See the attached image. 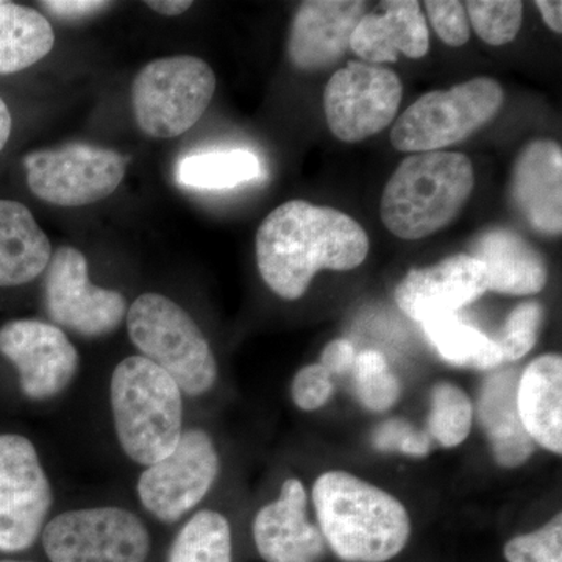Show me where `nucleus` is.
<instances>
[{"label":"nucleus","mask_w":562,"mask_h":562,"mask_svg":"<svg viewBox=\"0 0 562 562\" xmlns=\"http://www.w3.org/2000/svg\"><path fill=\"white\" fill-rule=\"evenodd\" d=\"M0 355L20 373L31 401L57 397L79 371V353L61 328L35 319L11 321L0 328Z\"/></svg>","instance_id":"nucleus-14"},{"label":"nucleus","mask_w":562,"mask_h":562,"mask_svg":"<svg viewBox=\"0 0 562 562\" xmlns=\"http://www.w3.org/2000/svg\"><path fill=\"white\" fill-rule=\"evenodd\" d=\"M254 539L266 562L322 561L327 542L306 516V491L301 480H286L280 497L258 512Z\"/></svg>","instance_id":"nucleus-17"},{"label":"nucleus","mask_w":562,"mask_h":562,"mask_svg":"<svg viewBox=\"0 0 562 562\" xmlns=\"http://www.w3.org/2000/svg\"><path fill=\"white\" fill-rule=\"evenodd\" d=\"M313 503L327 547L344 562H386L409 541L412 520L403 503L349 472L322 473Z\"/></svg>","instance_id":"nucleus-2"},{"label":"nucleus","mask_w":562,"mask_h":562,"mask_svg":"<svg viewBox=\"0 0 562 562\" xmlns=\"http://www.w3.org/2000/svg\"><path fill=\"white\" fill-rule=\"evenodd\" d=\"M0 562H29V561H14V560H2Z\"/></svg>","instance_id":"nucleus-41"},{"label":"nucleus","mask_w":562,"mask_h":562,"mask_svg":"<svg viewBox=\"0 0 562 562\" xmlns=\"http://www.w3.org/2000/svg\"><path fill=\"white\" fill-rule=\"evenodd\" d=\"M168 562H232L231 524L216 512H199L181 528Z\"/></svg>","instance_id":"nucleus-27"},{"label":"nucleus","mask_w":562,"mask_h":562,"mask_svg":"<svg viewBox=\"0 0 562 562\" xmlns=\"http://www.w3.org/2000/svg\"><path fill=\"white\" fill-rule=\"evenodd\" d=\"M52 254L50 239L32 211L20 202L0 201V288L38 279Z\"/></svg>","instance_id":"nucleus-23"},{"label":"nucleus","mask_w":562,"mask_h":562,"mask_svg":"<svg viewBox=\"0 0 562 562\" xmlns=\"http://www.w3.org/2000/svg\"><path fill=\"white\" fill-rule=\"evenodd\" d=\"M255 254L265 283L284 301H297L317 272L361 266L368 258L369 236L342 211L291 201L261 222Z\"/></svg>","instance_id":"nucleus-1"},{"label":"nucleus","mask_w":562,"mask_h":562,"mask_svg":"<svg viewBox=\"0 0 562 562\" xmlns=\"http://www.w3.org/2000/svg\"><path fill=\"white\" fill-rule=\"evenodd\" d=\"M469 255L482 262L487 273V291L532 295L546 288L547 265L542 255L509 228L480 233Z\"/></svg>","instance_id":"nucleus-20"},{"label":"nucleus","mask_w":562,"mask_h":562,"mask_svg":"<svg viewBox=\"0 0 562 562\" xmlns=\"http://www.w3.org/2000/svg\"><path fill=\"white\" fill-rule=\"evenodd\" d=\"M464 7L473 31L491 46L512 43L522 27L524 3L517 0H471Z\"/></svg>","instance_id":"nucleus-30"},{"label":"nucleus","mask_w":562,"mask_h":562,"mask_svg":"<svg viewBox=\"0 0 562 562\" xmlns=\"http://www.w3.org/2000/svg\"><path fill=\"white\" fill-rule=\"evenodd\" d=\"M368 14V3L357 0H310L301 3L292 20L288 55L295 68L324 70L336 65L355 29Z\"/></svg>","instance_id":"nucleus-16"},{"label":"nucleus","mask_w":562,"mask_h":562,"mask_svg":"<svg viewBox=\"0 0 562 562\" xmlns=\"http://www.w3.org/2000/svg\"><path fill=\"white\" fill-rule=\"evenodd\" d=\"M425 9L432 29L447 46L461 47L471 38L464 3L458 0H428Z\"/></svg>","instance_id":"nucleus-34"},{"label":"nucleus","mask_w":562,"mask_h":562,"mask_svg":"<svg viewBox=\"0 0 562 562\" xmlns=\"http://www.w3.org/2000/svg\"><path fill=\"white\" fill-rule=\"evenodd\" d=\"M52 562H144L150 536L135 514L121 508L63 513L43 530Z\"/></svg>","instance_id":"nucleus-9"},{"label":"nucleus","mask_w":562,"mask_h":562,"mask_svg":"<svg viewBox=\"0 0 562 562\" xmlns=\"http://www.w3.org/2000/svg\"><path fill=\"white\" fill-rule=\"evenodd\" d=\"M217 473L220 457L210 436L202 430L181 432L173 452L139 476V501L161 522H177L209 494Z\"/></svg>","instance_id":"nucleus-13"},{"label":"nucleus","mask_w":562,"mask_h":562,"mask_svg":"<svg viewBox=\"0 0 562 562\" xmlns=\"http://www.w3.org/2000/svg\"><path fill=\"white\" fill-rule=\"evenodd\" d=\"M54 44V29L43 14L0 0V76L31 68L50 54Z\"/></svg>","instance_id":"nucleus-24"},{"label":"nucleus","mask_w":562,"mask_h":562,"mask_svg":"<svg viewBox=\"0 0 562 562\" xmlns=\"http://www.w3.org/2000/svg\"><path fill=\"white\" fill-rule=\"evenodd\" d=\"M517 412L536 446L562 453V358L549 353L527 366L517 383Z\"/></svg>","instance_id":"nucleus-22"},{"label":"nucleus","mask_w":562,"mask_h":562,"mask_svg":"<svg viewBox=\"0 0 562 562\" xmlns=\"http://www.w3.org/2000/svg\"><path fill=\"white\" fill-rule=\"evenodd\" d=\"M147 5L162 16L172 18L180 16L184 11L190 10L192 2L190 0H162V2L155 0V2H147Z\"/></svg>","instance_id":"nucleus-39"},{"label":"nucleus","mask_w":562,"mask_h":562,"mask_svg":"<svg viewBox=\"0 0 562 562\" xmlns=\"http://www.w3.org/2000/svg\"><path fill=\"white\" fill-rule=\"evenodd\" d=\"M355 360H357V350L353 344L347 339H335L322 351L319 364L331 376H341L351 372Z\"/></svg>","instance_id":"nucleus-36"},{"label":"nucleus","mask_w":562,"mask_h":562,"mask_svg":"<svg viewBox=\"0 0 562 562\" xmlns=\"http://www.w3.org/2000/svg\"><path fill=\"white\" fill-rule=\"evenodd\" d=\"M536 7L541 11L542 20L553 32H562V3L560 0H539Z\"/></svg>","instance_id":"nucleus-38"},{"label":"nucleus","mask_w":562,"mask_h":562,"mask_svg":"<svg viewBox=\"0 0 562 562\" xmlns=\"http://www.w3.org/2000/svg\"><path fill=\"white\" fill-rule=\"evenodd\" d=\"M503 553L508 562H562V514L539 530L516 536Z\"/></svg>","instance_id":"nucleus-32"},{"label":"nucleus","mask_w":562,"mask_h":562,"mask_svg":"<svg viewBox=\"0 0 562 562\" xmlns=\"http://www.w3.org/2000/svg\"><path fill=\"white\" fill-rule=\"evenodd\" d=\"M24 166L29 188L41 201L85 206L109 198L120 188L127 158L91 144L70 143L60 149L25 155Z\"/></svg>","instance_id":"nucleus-8"},{"label":"nucleus","mask_w":562,"mask_h":562,"mask_svg":"<svg viewBox=\"0 0 562 562\" xmlns=\"http://www.w3.org/2000/svg\"><path fill=\"white\" fill-rule=\"evenodd\" d=\"M503 101L501 83L490 77H476L446 91L427 92L395 120L392 146L412 154L453 146L494 120Z\"/></svg>","instance_id":"nucleus-7"},{"label":"nucleus","mask_w":562,"mask_h":562,"mask_svg":"<svg viewBox=\"0 0 562 562\" xmlns=\"http://www.w3.org/2000/svg\"><path fill=\"white\" fill-rule=\"evenodd\" d=\"M44 272V303L54 324L83 338H102L120 328L127 316L121 292L91 283L88 261L80 250L58 247Z\"/></svg>","instance_id":"nucleus-12"},{"label":"nucleus","mask_w":562,"mask_h":562,"mask_svg":"<svg viewBox=\"0 0 562 562\" xmlns=\"http://www.w3.org/2000/svg\"><path fill=\"white\" fill-rule=\"evenodd\" d=\"M132 342L188 395H202L217 380V362L194 319L166 295L147 292L127 312Z\"/></svg>","instance_id":"nucleus-5"},{"label":"nucleus","mask_w":562,"mask_h":562,"mask_svg":"<svg viewBox=\"0 0 562 562\" xmlns=\"http://www.w3.org/2000/svg\"><path fill=\"white\" fill-rule=\"evenodd\" d=\"M11 127H13V120H11L9 106H7V103L0 98V151H2L5 144L9 143Z\"/></svg>","instance_id":"nucleus-40"},{"label":"nucleus","mask_w":562,"mask_h":562,"mask_svg":"<svg viewBox=\"0 0 562 562\" xmlns=\"http://www.w3.org/2000/svg\"><path fill=\"white\" fill-rule=\"evenodd\" d=\"M543 322V306L539 302H525L513 310L503 325L501 347L503 361H519L530 353Z\"/></svg>","instance_id":"nucleus-31"},{"label":"nucleus","mask_w":562,"mask_h":562,"mask_svg":"<svg viewBox=\"0 0 562 562\" xmlns=\"http://www.w3.org/2000/svg\"><path fill=\"white\" fill-rule=\"evenodd\" d=\"M350 373L355 395L369 412H386L401 397V382L380 351L358 353Z\"/></svg>","instance_id":"nucleus-29"},{"label":"nucleus","mask_w":562,"mask_h":562,"mask_svg":"<svg viewBox=\"0 0 562 562\" xmlns=\"http://www.w3.org/2000/svg\"><path fill=\"white\" fill-rule=\"evenodd\" d=\"M420 325L443 360L454 366L475 371H492L503 362L498 344L472 325L464 324L458 314L436 317Z\"/></svg>","instance_id":"nucleus-25"},{"label":"nucleus","mask_w":562,"mask_h":562,"mask_svg":"<svg viewBox=\"0 0 562 562\" xmlns=\"http://www.w3.org/2000/svg\"><path fill=\"white\" fill-rule=\"evenodd\" d=\"M52 501L35 446L24 436L0 435V552L31 549Z\"/></svg>","instance_id":"nucleus-11"},{"label":"nucleus","mask_w":562,"mask_h":562,"mask_svg":"<svg viewBox=\"0 0 562 562\" xmlns=\"http://www.w3.org/2000/svg\"><path fill=\"white\" fill-rule=\"evenodd\" d=\"M512 201L536 232L557 236L562 231V150L554 140L528 143L514 162Z\"/></svg>","instance_id":"nucleus-18"},{"label":"nucleus","mask_w":562,"mask_h":562,"mask_svg":"<svg viewBox=\"0 0 562 562\" xmlns=\"http://www.w3.org/2000/svg\"><path fill=\"white\" fill-rule=\"evenodd\" d=\"M475 176L464 154L424 151L405 158L384 187V227L408 241L447 227L471 198Z\"/></svg>","instance_id":"nucleus-3"},{"label":"nucleus","mask_w":562,"mask_h":562,"mask_svg":"<svg viewBox=\"0 0 562 562\" xmlns=\"http://www.w3.org/2000/svg\"><path fill=\"white\" fill-rule=\"evenodd\" d=\"M335 384L331 375L317 362L302 368L292 382V401L302 412H316L333 395Z\"/></svg>","instance_id":"nucleus-35"},{"label":"nucleus","mask_w":562,"mask_h":562,"mask_svg":"<svg viewBox=\"0 0 562 562\" xmlns=\"http://www.w3.org/2000/svg\"><path fill=\"white\" fill-rule=\"evenodd\" d=\"M472 422V402L461 387L446 382L432 387L427 431L430 438L452 449L468 439Z\"/></svg>","instance_id":"nucleus-28"},{"label":"nucleus","mask_w":562,"mask_h":562,"mask_svg":"<svg viewBox=\"0 0 562 562\" xmlns=\"http://www.w3.org/2000/svg\"><path fill=\"white\" fill-rule=\"evenodd\" d=\"M257 155L233 149L188 155L177 165V180L195 190H227L260 177Z\"/></svg>","instance_id":"nucleus-26"},{"label":"nucleus","mask_w":562,"mask_h":562,"mask_svg":"<svg viewBox=\"0 0 562 562\" xmlns=\"http://www.w3.org/2000/svg\"><path fill=\"white\" fill-rule=\"evenodd\" d=\"M402 98L397 74L382 66L349 61L325 88V117L336 138L360 143L392 124Z\"/></svg>","instance_id":"nucleus-10"},{"label":"nucleus","mask_w":562,"mask_h":562,"mask_svg":"<svg viewBox=\"0 0 562 562\" xmlns=\"http://www.w3.org/2000/svg\"><path fill=\"white\" fill-rule=\"evenodd\" d=\"M350 49L369 65L394 63L398 55L422 58L430 49V32L416 0H391L366 14L355 29Z\"/></svg>","instance_id":"nucleus-19"},{"label":"nucleus","mask_w":562,"mask_h":562,"mask_svg":"<svg viewBox=\"0 0 562 562\" xmlns=\"http://www.w3.org/2000/svg\"><path fill=\"white\" fill-rule=\"evenodd\" d=\"M372 446L380 452H398L424 458L430 453L431 438L427 431L416 430L409 422L390 419L373 431Z\"/></svg>","instance_id":"nucleus-33"},{"label":"nucleus","mask_w":562,"mask_h":562,"mask_svg":"<svg viewBox=\"0 0 562 562\" xmlns=\"http://www.w3.org/2000/svg\"><path fill=\"white\" fill-rule=\"evenodd\" d=\"M214 91L216 76L202 58H158L144 66L133 80L136 124L151 138H176L198 124Z\"/></svg>","instance_id":"nucleus-6"},{"label":"nucleus","mask_w":562,"mask_h":562,"mask_svg":"<svg viewBox=\"0 0 562 562\" xmlns=\"http://www.w3.org/2000/svg\"><path fill=\"white\" fill-rule=\"evenodd\" d=\"M517 383L519 375L514 371L492 372L484 380L476 406L492 454L506 469L519 468L536 449L517 412Z\"/></svg>","instance_id":"nucleus-21"},{"label":"nucleus","mask_w":562,"mask_h":562,"mask_svg":"<svg viewBox=\"0 0 562 562\" xmlns=\"http://www.w3.org/2000/svg\"><path fill=\"white\" fill-rule=\"evenodd\" d=\"M181 391L144 357L125 358L111 376V408L122 450L140 465L169 457L181 436Z\"/></svg>","instance_id":"nucleus-4"},{"label":"nucleus","mask_w":562,"mask_h":562,"mask_svg":"<svg viewBox=\"0 0 562 562\" xmlns=\"http://www.w3.org/2000/svg\"><path fill=\"white\" fill-rule=\"evenodd\" d=\"M487 291L482 262L469 254L452 255L430 268L413 269L395 288L398 308L413 321L452 316Z\"/></svg>","instance_id":"nucleus-15"},{"label":"nucleus","mask_w":562,"mask_h":562,"mask_svg":"<svg viewBox=\"0 0 562 562\" xmlns=\"http://www.w3.org/2000/svg\"><path fill=\"white\" fill-rule=\"evenodd\" d=\"M111 2L102 0H44L41 7L60 20H80L109 9Z\"/></svg>","instance_id":"nucleus-37"}]
</instances>
